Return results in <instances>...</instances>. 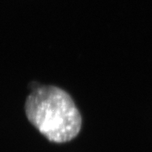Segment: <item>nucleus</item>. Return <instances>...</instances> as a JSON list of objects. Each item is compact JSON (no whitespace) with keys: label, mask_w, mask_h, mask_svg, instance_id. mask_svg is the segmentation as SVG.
<instances>
[{"label":"nucleus","mask_w":152,"mask_h":152,"mask_svg":"<svg viewBox=\"0 0 152 152\" xmlns=\"http://www.w3.org/2000/svg\"><path fill=\"white\" fill-rule=\"evenodd\" d=\"M24 108L29 122L50 142H68L80 132V112L72 96L59 87H37L27 96Z\"/></svg>","instance_id":"obj_1"}]
</instances>
